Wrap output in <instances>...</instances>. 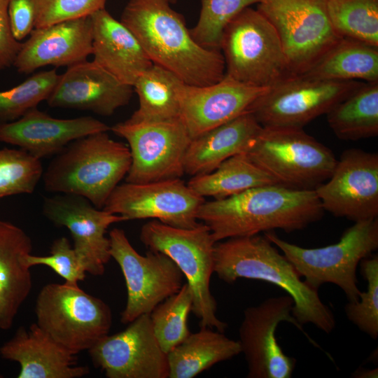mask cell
Wrapping results in <instances>:
<instances>
[{
    "label": "cell",
    "instance_id": "obj_1",
    "mask_svg": "<svg viewBox=\"0 0 378 378\" xmlns=\"http://www.w3.org/2000/svg\"><path fill=\"white\" fill-rule=\"evenodd\" d=\"M323 212L314 190L274 183L223 199L205 200L197 218L209 227L217 242L274 230H301L320 220Z\"/></svg>",
    "mask_w": 378,
    "mask_h": 378
},
{
    "label": "cell",
    "instance_id": "obj_2",
    "mask_svg": "<svg viewBox=\"0 0 378 378\" xmlns=\"http://www.w3.org/2000/svg\"><path fill=\"white\" fill-rule=\"evenodd\" d=\"M169 0H130L120 22L136 36L151 60L184 83L204 86L225 75L219 50L205 48L192 37L183 17Z\"/></svg>",
    "mask_w": 378,
    "mask_h": 378
},
{
    "label": "cell",
    "instance_id": "obj_3",
    "mask_svg": "<svg viewBox=\"0 0 378 378\" xmlns=\"http://www.w3.org/2000/svg\"><path fill=\"white\" fill-rule=\"evenodd\" d=\"M214 273L227 284L240 278L271 283L292 298V314L300 325L312 323L328 334L335 327L333 313L321 300L318 290L302 279L294 265L265 234L216 242Z\"/></svg>",
    "mask_w": 378,
    "mask_h": 378
},
{
    "label": "cell",
    "instance_id": "obj_4",
    "mask_svg": "<svg viewBox=\"0 0 378 378\" xmlns=\"http://www.w3.org/2000/svg\"><path fill=\"white\" fill-rule=\"evenodd\" d=\"M130 165L127 146L107 132H97L73 141L55 155L43 172L44 186L51 192L83 196L102 209Z\"/></svg>",
    "mask_w": 378,
    "mask_h": 378
},
{
    "label": "cell",
    "instance_id": "obj_5",
    "mask_svg": "<svg viewBox=\"0 0 378 378\" xmlns=\"http://www.w3.org/2000/svg\"><path fill=\"white\" fill-rule=\"evenodd\" d=\"M311 287L318 290L331 283L344 293L349 302L359 300L357 267L378 248V218L355 222L333 244L307 248L288 242L274 231L264 232Z\"/></svg>",
    "mask_w": 378,
    "mask_h": 378
},
{
    "label": "cell",
    "instance_id": "obj_6",
    "mask_svg": "<svg viewBox=\"0 0 378 378\" xmlns=\"http://www.w3.org/2000/svg\"><path fill=\"white\" fill-rule=\"evenodd\" d=\"M140 240L149 251L169 256L180 269L192 292L191 311L200 328L224 332L227 323L217 317V303L210 289L216 242L209 227L200 223L180 228L152 220L141 227Z\"/></svg>",
    "mask_w": 378,
    "mask_h": 378
},
{
    "label": "cell",
    "instance_id": "obj_7",
    "mask_svg": "<svg viewBox=\"0 0 378 378\" xmlns=\"http://www.w3.org/2000/svg\"><path fill=\"white\" fill-rule=\"evenodd\" d=\"M278 184L315 190L331 176L337 160L303 128L262 127L244 153Z\"/></svg>",
    "mask_w": 378,
    "mask_h": 378
},
{
    "label": "cell",
    "instance_id": "obj_8",
    "mask_svg": "<svg viewBox=\"0 0 378 378\" xmlns=\"http://www.w3.org/2000/svg\"><path fill=\"white\" fill-rule=\"evenodd\" d=\"M220 50L225 75L249 85L270 88L294 74L275 29L250 6L227 24Z\"/></svg>",
    "mask_w": 378,
    "mask_h": 378
},
{
    "label": "cell",
    "instance_id": "obj_9",
    "mask_svg": "<svg viewBox=\"0 0 378 378\" xmlns=\"http://www.w3.org/2000/svg\"><path fill=\"white\" fill-rule=\"evenodd\" d=\"M35 314L36 324L75 355L108 335L112 326L111 309L105 302L66 283L45 285Z\"/></svg>",
    "mask_w": 378,
    "mask_h": 378
},
{
    "label": "cell",
    "instance_id": "obj_10",
    "mask_svg": "<svg viewBox=\"0 0 378 378\" xmlns=\"http://www.w3.org/2000/svg\"><path fill=\"white\" fill-rule=\"evenodd\" d=\"M363 83L293 74L270 88L249 107L262 127L303 128L326 114Z\"/></svg>",
    "mask_w": 378,
    "mask_h": 378
},
{
    "label": "cell",
    "instance_id": "obj_11",
    "mask_svg": "<svg viewBox=\"0 0 378 378\" xmlns=\"http://www.w3.org/2000/svg\"><path fill=\"white\" fill-rule=\"evenodd\" d=\"M257 10L277 32L294 74L306 72L342 38L331 25L327 0H262Z\"/></svg>",
    "mask_w": 378,
    "mask_h": 378
},
{
    "label": "cell",
    "instance_id": "obj_12",
    "mask_svg": "<svg viewBox=\"0 0 378 378\" xmlns=\"http://www.w3.org/2000/svg\"><path fill=\"white\" fill-rule=\"evenodd\" d=\"M108 238L111 257L120 266L127 288L126 305L120 314L122 323L150 314L156 306L181 289L184 276L169 256L152 251L141 255L120 228L112 229Z\"/></svg>",
    "mask_w": 378,
    "mask_h": 378
},
{
    "label": "cell",
    "instance_id": "obj_13",
    "mask_svg": "<svg viewBox=\"0 0 378 378\" xmlns=\"http://www.w3.org/2000/svg\"><path fill=\"white\" fill-rule=\"evenodd\" d=\"M128 143L131 165L126 182L144 183L179 178L191 137L180 118L159 122H130L111 127Z\"/></svg>",
    "mask_w": 378,
    "mask_h": 378
},
{
    "label": "cell",
    "instance_id": "obj_14",
    "mask_svg": "<svg viewBox=\"0 0 378 378\" xmlns=\"http://www.w3.org/2000/svg\"><path fill=\"white\" fill-rule=\"evenodd\" d=\"M293 300L286 294L244 309L238 341L247 363L248 378L292 377L297 360L284 353L276 338L281 322L293 324L316 345L293 316Z\"/></svg>",
    "mask_w": 378,
    "mask_h": 378
},
{
    "label": "cell",
    "instance_id": "obj_15",
    "mask_svg": "<svg viewBox=\"0 0 378 378\" xmlns=\"http://www.w3.org/2000/svg\"><path fill=\"white\" fill-rule=\"evenodd\" d=\"M205 201L181 178L144 183L118 185L103 209L126 220H158L180 228H192L200 223L197 214Z\"/></svg>",
    "mask_w": 378,
    "mask_h": 378
},
{
    "label": "cell",
    "instance_id": "obj_16",
    "mask_svg": "<svg viewBox=\"0 0 378 378\" xmlns=\"http://www.w3.org/2000/svg\"><path fill=\"white\" fill-rule=\"evenodd\" d=\"M322 208L358 222L378 218V154L345 150L330 178L315 188Z\"/></svg>",
    "mask_w": 378,
    "mask_h": 378
},
{
    "label": "cell",
    "instance_id": "obj_17",
    "mask_svg": "<svg viewBox=\"0 0 378 378\" xmlns=\"http://www.w3.org/2000/svg\"><path fill=\"white\" fill-rule=\"evenodd\" d=\"M88 351L108 378H169L167 354L154 335L150 314L139 316L118 333L104 336Z\"/></svg>",
    "mask_w": 378,
    "mask_h": 378
},
{
    "label": "cell",
    "instance_id": "obj_18",
    "mask_svg": "<svg viewBox=\"0 0 378 378\" xmlns=\"http://www.w3.org/2000/svg\"><path fill=\"white\" fill-rule=\"evenodd\" d=\"M43 215L54 225L66 227L72 237L73 248L85 271L101 276L111 258L108 227L125 221L120 215L95 207L83 196L64 194L46 197Z\"/></svg>",
    "mask_w": 378,
    "mask_h": 378
},
{
    "label": "cell",
    "instance_id": "obj_19",
    "mask_svg": "<svg viewBox=\"0 0 378 378\" xmlns=\"http://www.w3.org/2000/svg\"><path fill=\"white\" fill-rule=\"evenodd\" d=\"M268 89L239 82L227 75L204 86L182 82L178 88L180 118L194 139L248 111Z\"/></svg>",
    "mask_w": 378,
    "mask_h": 378
},
{
    "label": "cell",
    "instance_id": "obj_20",
    "mask_svg": "<svg viewBox=\"0 0 378 378\" xmlns=\"http://www.w3.org/2000/svg\"><path fill=\"white\" fill-rule=\"evenodd\" d=\"M133 87L120 81L103 67L83 61L67 67L46 99L51 107L90 111L111 115L129 104Z\"/></svg>",
    "mask_w": 378,
    "mask_h": 378
},
{
    "label": "cell",
    "instance_id": "obj_21",
    "mask_svg": "<svg viewBox=\"0 0 378 378\" xmlns=\"http://www.w3.org/2000/svg\"><path fill=\"white\" fill-rule=\"evenodd\" d=\"M110 128L91 116L55 118L35 107L14 121L0 122V141L41 160L56 155L74 140Z\"/></svg>",
    "mask_w": 378,
    "mask_h": 378
},
{
    "label": "cell",
    "instance_id": "obj_22",
    "mask_svg": "<svg viewBox=\"0 0 378 378\" xmlns=\"http://www.w3.org/2000/svg\"><path fill=\"white\" fill-rule=\"evenodd\" d=\"M92 53L89 16L34 28L22 43L13 66L27 74L46 66L69 67L87 60Z\"/></svg>",
    "mask_w": 378,
    "mask_h": 378
},
{
    "label": "cell",
    "instance_id": "obj_23",
    "mask_svg": "<svg viewBox=\"0 0 378 378\" xmlns=\"http://www.w3.org/2000/svg\"><path fill=\"white\" fill-rule=\"evenodd\" d=\"M0 355L19 363L18 378H80L90 372L88 367L78 365L75 354L36 323L28 329L18 328L0 347Z\"/></svg>",
    "mask_w": 378,
    "mask_h": 378
},
{
    "label": "cell",
    "instance_id": "obj_24",
    "mask_svg": "<svg viewBox=\"0 0 378 378\" xmlns=\"http://www.w3.org/2000/svg\"><path fill=\"white\" fill-rule=\"evenodd\" d=\"M90 18L93 61L122 83L133 86L153 63L133 33L105 8Z\"/></svg>",
    "mask_w": 378,
    "mask_h": 378
},
{
    "label": "cell",
    "instance_id": "obj_25",
    "mask_svg": "<svg viewBox=\"0 0 378 378\" xmlns=\"http://www.w3.org/2000/svg\"><path fill=\"white\" fill-rule=\"evenodd\" d=\"M32 241L20 227L0 220V329H10L32 288L30 268L24 257Z\"/></svg>",
    "mask_w": 378,
    "mask_h": 378
},
{
    "label": "cell",
    "instance_id": "obj_26",
    "mask_svg": "<svg viewBox=\"0 0 378 378\" xmlns=\"http://www.w3.org/2000/svg\"><path fill=\"white\" fill-rule=\"evenodd\" d=\"M261 128L253 115L246 111L192 139L184 158L185 174L210 173L227 159L245 153Z\"/></svg>",
    "mask_w": 378,
    "mask_h": 378
},
{
    "label": "cell",
    "instance_id": "obj_27",
    "mask_svg": "<svg viewBox=\"0 0 378 378\" xmlns=\"http://www.w3.org/2000/svg\"><path fill=\"white\" fill-rule=\"evenodd\" d=\"M241 354L239 341L223 332L200 328L167 354L169 378H192Z\"/></svg>",
    "mask_w": 378,
    "mask_h": 378
},
{
    "label": "cell",
    "instance_id": "obj_28",
    "mask_svg": "<svg viewBox=\"0 0 378 378\" xmlns=\"http://www.w3.org/2000/svg\"><path fill=\"white\" fill-rule=\"evenodd\" d=\"M323 80L378 81V47L342 38L302 74Z\"/></svg>",
    "mask_w": 378,
    "mask_h": 378
},
{
    "label": "cell",
    "instance_id": "obj_29",
    "mask_svg": "<svg viewBox=\"0 0 378 378\" xmlns=\"http://www.w3.org/2000/svg\"><path fill=\"white\" fill-rule=\"evenodd\" d=\"M182 82L171 71L153 64L132 86L139 97V107L127 120L148 122L180 118L178 88Z\"/></svg>",
    "mask_w": 378,
    "mask_h": 378
},
{
    "label": "cell",
    "instance_id": "obj_30",
    "mask_svg": "<svg viewBox=\"0 0 378 378\" xmlns=\"http://www.w3.org/2000/svg\"><path fill=\"white\" fill-rule=\"evenodd\" d=\"M328 123L342 140L378 135V81L363 83L327 113Z\"/></svg>",
    "mask_w": 378,
    "mask_h": 378
},
{
    "label": "cell",
    "instance_id": "obj_31",
    "mask_svg": "<svg viewBox=\"0 0 378 378\" xmlns=\"http://www.w3.org/2000/svg\"><path fill=\"white\" fill-rule=\"evenodd\" d=\"M274 183L270 175L241 153L227 159L210 173L192 176L187 185L200 196L217 200Z\"/></svg>",
    "mask_w": 378,
    "mask_h": 378
},
{
    "label": "cell",
    "instance_id": "obj_32",
    "mask_svg": "<svg viewBox=\"0 0 378 378\" xmlns=\"http://www.w3.org/2000/svg\"><path fill=\"white\" fill-rule=\"evenodd\" d=\"M327 11L340 37L378 47V0H327Z\"/></svg>",
    "mask_w": 378,
    "mask_h": 378
},
{
    "label": "cell",
    "instance_id": "obj_33",
    "mask_svg": "<svg viewBox=\"0 0 378 378\" xmlns=\"http://www.w3.org/2000/svg\"><path fill=\"white\" fill-rule=\"evenodd\" d=\"M192 305V292L184 283L177 293L160 303L150 314L154 335L166 354L191 333L188 318Z\"/></svg>",
    "mask_w": 378,
    "mask_h": 378
},
{
    "label": "cell",
    "instance_id": "obj_34",
    "mask_svg": "<svg viewBox=\"0 0 378 378\" xmlns=\"http://www.w3.org/2000/svg\"><path fill=\"white\" fill-rule=\"evenodd\" d=\"M41 160L22 148L0 149V199L31 194L43 177Z\"/></svg>",
    "mask_w": 378,
    "mask_h": 378
},
{
    "label": "cell",
    "instance_id": "obj_35",
    "mask_svg": "<svg viewBox=\"0 0 378 378\" xmlns=\"http://www.w3.org/2000/svg\"><path fill=\"white\" fill-rule=\"evenodd\" d=\"M59 76L55 69L41 71L10 89L0 91V122L14 121L46 100Z\"/></svg>",
    "mask_w": 378,
    "mask_h": 378
},
{
    "label": "cell",
    "instance_id": "obj_36",
    "mask_svg": "<svg viewBox=\"0 0 378 378\" xmlns=\"http://www.w3.org/2000/svg\"><path fill=\"white\" fill-rule=\"evenodd\" d=\"M262 0H201L202 7L196 25L190 30L201 46L220 50L223 32L227 24L242 10Z\"/></svg>",
    "mask_w": 378,
    "mask_h": 378
},
{
    "label": "cell",
    "instance_id": "obj_37",
    "mask_svg": "<svg viewBox=\"0 0 378 378\" xmlns=\"http://www.w3.org/2000/svg\"><path fill=\"white\" fill-rule=\"evenodd\" d=\"M360 274L367 281V290L360 292L359 300L344 307L348 319L371 338L378 337V255L360 260Z\"/></svg>",
    "mask_w": 378,
    "mask_h": 378
},
{
    "label": "cell",
    "instance_id": "obj_38",
    "mask_svg": "<svg viewBox=\"0 0 378 378\" xmlns=\"http://www.w3.org/2000/svg\"><path fill=\"white\" fill-rule=\"evenodd\" d=\"M34 28L45 27L65 20L89 17L105 8L107 0H31Z\"/></svg>",
    "mask_w": 378,
    "mask_h": 378
},
{
    "label": "cell",
    "instance_id": "obj_39",
    "mask_svg": "<svg viewBox=\"0 0 378 378\" xmlns=\"http://www.w3.org/2000/svg\"><path fill=\"white\" fill-rule=\"evenodd\" d=\"M24 262L29 268L38 265L48 266L69 285L76 286L78 281L85 278L86 272L65 237H59L53 241L49 255L39 256L29 253L24 257Z\"/></svg>",
    "mask_w": 378,
    "mask_h": 378
},
{
    "label": "cell",
    "instance_id": "obj_40",
    "mask_svg": "<svg viewBox=\"0 0 378 378\" xmlns=\"http://www.w3.org/2000/svg\"><path fill=\"white\" fill-rule=\"evenodd\" d=\"M9 24L11 33L18 41H22L34 29V8L31 0H10Z\"/></svg>",
    "mask_w": 378,
    "mask_h": 378
},
{
    "label": "cell",
    "instance_id": "obj_41",
    "mask_svg": "<svg viewBox=\"0 0 378 378\" xmlns=\"http://www.w3.org/2000/svg\"><path fill=\"white\" fill-rule=\"evenodd\" d=\"M10 0H0V71L13 66L22 43L13 37L9 24Z\"/></svg>",
    "mask_w": 378,
    "mask_h": 378
},
{
    "label": "cell",
    "instance_id": "obj_42",
    "mask_svg": "<svg viewBox=\"0 0 378 378\" xmlns=\"http://www.w3.org/2000/svg\"><path fill=\"white\" fill-rule=\"evenodd\" d=\"M378 369H367L359 368L353 374L352 377L354 378H374L378 376Z\"/></svg>",
    "mask_w": 378,
    "mask_h": 378
},
{
    "label": "cell",
    "instance_id": "obj_43",
    "mask_svg": "<svg viewBox=\"0 0 378 378\" xmlns=\"http://www.w3.org/2000/svg\"><path fill=\"white\" fill-rule=\"evenodd\" d=\"M169 2H170L171 4H172V3L174 4V3L176 2V0H169Z\"/></svg>",
    "mask_w": 378,
    "mask_h": 378
}]
</instances>
